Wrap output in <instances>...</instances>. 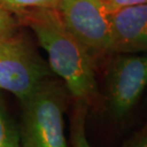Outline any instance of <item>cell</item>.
I'll return each mask as SVG.
<instances>
[{"mask_svg":"<svg viewBox=\"0 0 147 147\" xmlns=\"http://www.w3.org/2000/svg\"><path fill=\"white\" fill-rule=\"evenodd\" d=\"M50 79V71L22 38L0 42V91L23 102Z\"/></svg>","mask_w":147,"mask_h":147,"instance_id":"obj_5","label":"cell"},{"mask_svg":"<svg viewBox=\"0 0 147 147\" xmlns=\"http://www.w3.org/2000/svg\"><path fill=\"white\" fill-rule=\"evenodd\" d=\"M112 55L147 53V4L115 9Z\"/></svg>","mask_w":147,"mask_h":147,"instance_id":"obj_6","label":"cell"},{"mask_svg":"<svg viewBox=\"0 0 147 147\" xmlns=\"http://www.w3.org/2000/svg\"><path fill=\"white\" fill-rule=\"evenodd\" d=\"M57 11L64 25L98 60L112 55L113 9L102 0H60Z\"/></svg>","mask_w":147,"mask_h":147,"instance_id":"obj_3","label":"cell"},{"mask_svg":"<svg viewBox=\"0 0 147 147\" xmlns=\"http://www.w3.org/2000/svg\"><path fill=\"white\" fill-rule=\"evenodd\" d=\"M0 147H23L20 133L9 117L0 98Z\"/></svg>","mask_w":147,"mask_h":147,"instance_id":"obj_8","label":"cell"},{"mask_svg":"<svg viewBox=\"0 0 147 147\" xmlns=\"http://www.w3.org/2000/svg\"><path fill=\"white\" fill-rule=\"evenodd\" d=\"M68 96L64 84L50 78L22 102L19 133L23 147H68L64 130Z\"/></svg>","mask_w":147,"mask_h":147,"instance_id":"obj_2","label":"cell"},{"mask_svg":"<svg viewBox=\"0 0 147 147\" xmlns=\"http://www.w3.org/2000/svg\"><path fill=\"white\" fill-rule=\"evenodd\" d=\"M106 4L111 7L113 10L119 9L126 6H133L140 4H147V0H102Z\"/></svg>","mask_w":147,"mask_h":147,"instance_id":"obj_12","label":"cell"},{"mask_svg":"<svg viewBox=\"0 0 147 147\" xmlns=\"http://www.w3.org/2000/svg\"><path fill=\"white\" fill-rule=\"evenodd\" d=\"M60 0H0V6L13 14L37 9H57Z\"/></svg>","mask_w":147,"mask_h":147,"instance_id":"obj_9","label":"cell"},{"mask_svg":"<svg viewBox=\"0 0 147 147\" xmlns=\"http://www.w3.org/2000/svg\"><path fill=\"white\" fill-rule=\"evenodd\" d=\"M19 24L16 14L0 6V42L16 36Z\"/></svg>","mask_w":147,"mask_h":147,"instance_id":"obj_10","label":"cell"},{"mask_svg":"<svg viewBox=\"0 0 147 147\" xmlns=\"http://www.w3.org/2000/svg\"><path fill=\"white\" fill-rule=\"evenodd\" d=\"M89 107L81 102H76L71 116L72 147H92L86 134V116Z\"/></svg>","mask_w":147,"mask_h":147,"instance_id":"obj_7","label":"cell"},{"mask_svg":"<svg viewBox=\"0 0 147 147\" xmlns=\"http://www.w3.org/2000/svg\"><path fill=\"white\" fill-rule=\"evenodd\" d=\"M147 87V53L117 54L105 73V102L111 117L130 116Z\"/></svg>","mask_w":147,"mask_h":147,"instance_id":"obj_4","label":"cell"},{"mask_svg":"<svg viewBox=\"0 0 147 147\" xmlns=\"http://www.w3.org/2000/svg\"><path fill=\"white\" fill-rule=\"evenodd\" d=\"M36 34L48 55L49 66L76 102L88 107L98 100L96 60L70 33L57 9H37L16 16Z\"/></svg>","mask_w":147,"mask_h":147,"instance_id":"obj_1","label":"cell"},{"mask_svg":"<svg viewBox=\"0 0 147 147\" xmlns=\"http://www.w3.org/2000/svg\"><path fill=\"white\" fill-rule=\"evenodd\" d=\"M121 147H147V123L126 140Z\"/></svg>","mask_w":147,"mask_h":147,"instance_id":"obj_11","label":"cell"}]
</instances>
